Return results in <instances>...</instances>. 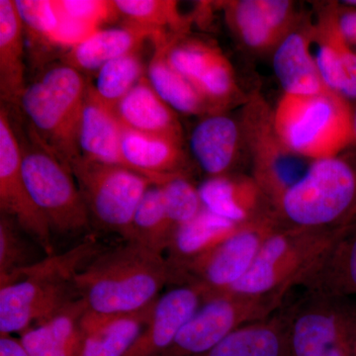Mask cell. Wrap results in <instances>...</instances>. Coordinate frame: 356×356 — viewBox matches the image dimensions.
<instances>
[{
	"label": "cell",
	"mask_w": 356,
	"mask_h": 356,
	"mask_svg": "<svg viewBox=\"0 0 356 356\" xmlns=\"http://www.w3.org/2000/svg\"><path fill=\"white\" fill-rule=\"evenodd\" d=\"M172 282L177 280L168 259L133 242L102 250L74 277L79 298L97 315L143 310Z\"/></svg>",
	"instance_id": "cell-1"
},
{
	"label": "cell",
	"mask_w": 356,
	"mask_h": 356,
	"mask_svg": "<svg viewBox=\"0 0 356 356\" xmlns=\"http://www.w3.org/2000/svg\"><path fill=\"white\" fill-rule=\"evenodd\" d=\"M100 250L95 238L0 281V336L22 334L79 298L74 277Z\"/></svg>",
	"instance_id": "cell-2"
},
{
	"label": "cell",
	"mask_w": 356,
	"mask_h": 356,
	"mask_svg": "<svg viewBox=\"0 0 356 356\" xmlns=\"http://www.w3.org/2000/svg\"><path fill=\"white\" fill-rule=\"evenodd\" d=\"M283 227L341 231L356 222V163L343 156L312 161L273 206Z\"/></svg>",
	"instance_id": "cell-3"
},
{
	"label": "cell",
	"mask_w": 356,
	"mask_h": 356,
	"mask_svg": "<svg viewBox=\"0 0 356 356\" xmlns=\"http://www.w3.org/2000/svg\"><path fill=\"white\" fill-rule=\"evenodd\" d=\"M348 100L331 90L317 95L283 93L273 110L278 137L310 161L339 156L355 142Z\"/></svg>",
	"instance_id": "cell-4"
},
{
	"label": "cell",
	"mask_w": 356,
	"mask_h": 356,
	"mask_svg": "<svg viewBox=\"0 0 356 356\" xmlns=\"http://www.w3.org/2000/svg\"><path fill=\"white\" fill-rule=\"evenodd\" d=\"M88 86L79 70L64 63L44 70L20 98L35 135L69 165L81 156L79 127Z\"/></svg>",
	"instance_id": "cell-5"
},
{
	"label": "cell",
	"mask_w": 356,
	"mask_h": 356,
	"mask_svg": "<svg viewBox=\"0 0 356 356\" xmlns=\"http://www.w3.org/2000/svg\"><path fill=\"white\" fill-rule=\"evenodd\" d=\"M281 309L289 356H355L356 305L351 299L305 291Z\"/></svg>",
	"instance_id": "cell-6"
},
{
	"label": "cell",
	"mask_w": 356,
	"mask_h": 356,
	"mask_svg": "<svg viewBox=\"0 0 356 356\" xmlns=\"http://www.w3.org/2000/svg\"><path fill=\"white\" fill-rule=\"evenodd\" d=\"M337 232L281 227L264 243L247 275L227 292L286 297Z\"/></svg>",
	"instance_id": "cell-7"
},
{
	"label": "cell",
	"mask_w": 356,
	"mask_h": 356,
	"mask_svg": "<svg viewBox=\"0 0 356 356\" xmlns=\"http://www.w3.org/2000/svg\"><path fill=\"white\" fill-rule=\"evenodd\" d=\"M34 139L21 147L23 177L33 200L51 229L63 234L88 229L90 215L70 165L36 135Z\"/></svg>",
	"instance_id": "cell-8"
},
{
	"label": "cell",
	"mask_w": 356,
	"mask_h": 356,
	"mask_svg": "<svg viewBox=\"0 0 356 356\" xmlns=\"http://www.w3.org/2000/svg\"><path fill=\"white\" fill-rule=\"evenodd\" d=\"M70 166L89 215L127 242L136 210L153 182L127 168L96 163L81 154Z\"/></svg>",
	"instance_id": "cell-9"
},
{
	"label": "cell",
	"mask_w": 356,
	"mask_h": 356,
	"mask_svg": "<svg viewBox=\"0 0 356 356\" xmlns=\"http://www.w3.org/2000/svg\"><path fill=\"white\" fill-rule=\"evenodd\" d=\"M286 297L248 296L222 293L206 299L177 334L172 346L159 356H195L207 353L238 327L273 315Z\"/></svg>",
	"instance_id": "cell-10"
},
{
	"label": "cell",
	"mask_w": 356,
	"mask_h": 356,
	"mask_svg": "<svg viewBox=\"0 0 356 356\" xmlns=\"http://www.w3.org/2000/svg\"><path fill=\"white\" fill-rule=\"evenodd\" d=\"M281 227L275 212L243 225L226 241L185 266L178 284L196 285L202 289L205 300L228 291L247 275L264 243Z\"/></svg>",
	"instance_id": "cell-11"
},
{
	"label": "cell",
	"mask_w": 356,
	"mask_h": 356,
	"mask_svg": "<svg viewBox=\"0 0 356 356\" xmlns=\"http://www.w3.org/2000/svg\"><path fill=\"white\" fill-rule=\"evenodd\" d=\"M241 126L250 149L252 177L273 207L281 195L304 175L311 161L297 156L283 144L274 129L273 110L261 98L254 97L248 102Z\"/></svg>",
	"instance_id": "cell-12"
},
{
	"label": "cell",
	"mask_w": 356,
	"mask_h": 356,
	"mask_svg": "<svg viewBox=\"0 0 356 356\" xmlns=\"http://www.w3.org/2000/svg\"><path fill=\"white\" fill-rule=\"evenodd\" d=\"M0 209L41 245L47 255H53L51 228L33 200L23 177L21 147L8 113L0 110Z\"/></svg>",
	"instance_id": "cell-13"
},
{
	"label": "cell",
	"mask_w": 356,
	"mask_h": 356,
	"mask_svg": "<svg viewBox=\"0 0 356 356\" xmlns=\"http://www.w3.org/2000/svg\"><path fill=\"white\" fill-rule=\"evenodd\" d=\"M204 302L202 289L192 284L178 285L159 297L146 327L124 356L161 355Z\"/></svg>",
	"instance_id": "cell-14"
},
{
	"label": "cell",
	"mask_w": 356,
	"mask_h": 356,
	"mask_svg": "<svg viewBox=\"0 0 356 356\" xmlns=\"http://www.w3.org/2000/svg\"><path fill=\"white\" fill-rule=\"evenodd\" d=\"M294 287L341 298L356 297V222L337 232Z\"/></svg>",
	"instance_id": "cell-15"
},
{
	"label": "cell",
	"mask_w": 356,
	"mask_h": 356,
	"mask_svg": "<svg viewBox=\"0 0 356 356\" xmlns=\"http://www.w3.org/2000/svg\"><path fill=\"white\" fill-rule=\"evenodd\" d=\"M198 189L206 209L235 224H250L274 213L269 208L273 205L252 177L229 173L209 177Z\"/></svg>",
	"instance_id": "cell-16"
},
{
	"label": "cell",
	"mask_w": 356,
	"mask_h": 356,
	"mask_svg": "<svg viewBox=\"0 0 356 356\" xmlns=\"http://www.w3.org/2000/svg\"><path fill=\"white\" fill-rule=\"evenodd\" d=\"M122 133L123 126L115 110L104 104L89 86L79 127L81 156L103 165L132 170L122 153Z\"/></svg>",
	"instance_id": "cell-17"
},
{
	"label": "cell",
	"mask_w": 356,
	"mask_h": 356,
	"mask_svg": "<svg viewBox=\"0 0 356 356\" xmlns=\"http://www.w3.org/2000/svg\"><path fill=\"white\" fill-rule=\"evenodd\" d=\"M88 307L77 298L20 334L31 356H77L84 339Z\"/></svg>",
	"instance_id": "cell-18"
},
{
	"label": "cell",
	"mask_w": 356,
	"mask_h": 356,
	"mask_svg": "<svg viewBox=\"0 0 356 356\" xmlns=\"http://www.w3.org/2000/svg\"><path fill=\"white\" fill-rule=\"evenodd\" d=\"M243 138L242 126L222 113L207 115L191 137L194 158L209 177L229 175L235 165Z\"/></svg>",
	"instance_id": "cell-19"
},
{
	"label": "cell",
	"mask_w": 356,
	"mask_h": 356,
	"mask_svg": "<svg viewBox=\"0 0 356 356\" xmlns=\"http://www.w3.org/2000/svg\"><path fill=\"white\" fill-rule=\"evenodd\" d=\"M122 153L133 172L161 185L182 172L184 163L181 142L165 136L136 132L123 127Z\"/></svg>",
	"instance_id": "cell-20"
},
{
	"label": "cell",
	"mask_w": 356,
	"mask_h": 356,
	"mask_svg": "<svg viewBox=\"0 0 356 356\" xmlns=\"http://www.w3.org/2000/svg\"><path fill=\"white\" fill-rule=\"evenodd\" d=\"M154 303L119 315H97L88 310L83 320V343L77 356L125 355L146 327Z\"/></svg>",
	"instance_id": "cell-21"
},
{
	"label": "cell",
	"mask_w": 356,
	"mask_h": 356,
	"mask_svg": "<svg viewBox=\"0 0 356 356\" xmlns=\"http://www.w3.org/2000/svg\"><path fill=\"white\" fill-rule=\"evenodd\" d=\"M115 113L124 128L182 142V129L177 112L159 97L147 76L119 102Z\"/></svg>",
	"instance_id": "cell-22"
},
{
	"label": "cell",
	"mask_w": 356,
	"mask_h": 356,
	"mask_svg": "<svg viewBox=\"0 0 356 356\" xmlns=\"http://www.w3.org/2000/svg\"><path fill=\"white\" fill-rule=\"evenodd\" d=\"M242 226L204 207L197 216L177 228L168 250V261L175 271L177 283L185 266L216 248Z\"/></svg>",
	"instance_id": "cell-23"
},
{
	"label": "cell",
	"mask_w": 356,
	"mask_h": 356,
	"mask_svg": "<svg viewBox=\"0 0 356 356\" xmlns=\"http://www.w3.org/2000/svg\"><path fill=\"white\" fill-rule=\"evenodd\" d=\"M163 32L127 24L123 27L100 29L83 43L70 49L65 64L81 72L99 70L115 58L138 51L147 39L156 40Z\"/></svg>",
	"instance_id": "cell-24"
},
{
	"label": "cell",
	"mask_w": 356,
	"mask_h": 356,
	"mask_svg": "<svg viewBox=\"0 0 356 356\" xmlns=\"http://www.w3.org/2000/svg\"><path fill=\"white\" fill-rule=\"evenodd\" d=\"M195 356H289L284 312L280 307L267 318L242 325L207 353Z\"/></svg>",
	"instance_id": "cell-25"
},
{
	"label": "cell",
	"mask_w": 356,
	"mask_h": 356,
	"mask_svg": "<svg viewBox=\"0 0 356 356\" xmlns=\"http://www.w3.org/2000/svg\"><path fill=\"white\" fill-rule=\"evenodd\" d=\"M310 43L304 33L290 32L276 47L273 69L283 93L307 95L329 90L321 79Z\"/></svg>",
	"instance_id": "cell-26"
},
{
	"label": "cell",
	"mask_w": 356,
	"mask_h": 356,
	"mask_svg": "<svg viewBox=\"0 0 356 356\" xmlns=\"http://www.w3.org/2000/svg\"><path fill=\"white\" fill-rule=\"evenodd\" d=\"M22 21L14 0H0V95L2 102L19 104L24 92Z\"/></svg>",
	"instance_id": "cell-27"
},
{
	"label": "cell",
	"mask_w": 356,
	"mask_h": 356,
	"mask_svg": "<svg viewBox=\"0 0 356 356\" xmlns=\"http://www.w3.org/2000/svg\"><path fill=\"white\" fill-rule=\"evenodd\" d=\"M168 38L154 40L156 53L147 67V79L152 88L177 113L185 115L214 114L195 86L177 72L166 58Z\"/></svg>",
	"instance_id": "cell-28"
},
{
	"label": "cell",
	"mask_w": 356,
	"mask_h": 356,
	"mask_svg": "<svg viewBox=\"0 0 356 356\" xmlns=\"http://www.w3.org/2000/svg\"><path fill=\"white\" fill-rule=\"evenodd\" d=\"M173 235L175 229L166 212L161 187L152 185L134 215L127 242L138 243L163 254L168 252Z\"/></svg>",
	"instance_id": "cell-29"
},
{
	"label": "cell",
	"mask_w": 356,
	"mask_h": 356,
	"mask_svg": "<svg viewBox=\"0 0 356 356\" xmlns=\"http://www.w3.org/2000/svg\"><path fill=\"white\" fill-rule=\"evenodd\" d=\"M227 20L236 36L254 51H266L282 41L261 8L259 0H238L226 6Z\"/></svg>",
	"instance_id": "cell-30"
},
{
	"label": "cell",
	"mask_w": 356,
	"mask_h": 356,
	"mask_svg": "<svg viewBox=\"0 0 356 356\" xmlns=\"http://www.w3.org/2000/svg\"><path fill=\"white\" fill-rule=\"evenodd\" d=\"M145 76L144 65L138 51L115 58L98 70L93 92L110 108L119 102Z\"/></svg>",
	"instance_id": "cell-31"
},
{
	"label": "cell",
	"mask_w": 356,
	"mask_h": 356,
	"mask_svg": "<svg viewBox=\"0 0 356 356\" xmlns=\"http://www.w3.org/2000/svg\"><path fill=\"white\" fill-rule=\"evenodd\" d=\"M118 15L123 16L127 24L163 32L165 26H180L182 20L178 13L177 2L170 0H113Z\"/></svg>",
	"instance_id": "cell-32"
},
{
	"label": "cell",
	"mask_w": 356,
	"mask_h": 356,
	"mask_svg": "<svg viewBox=\"0 0 356 356\" xmlns=\"http://www.w3.org/2000/svg\"><path fill=\"white\" fill-rule=\"evenodd\" d=\"M195 88L214 113L229 104L238 95L235 72L221 51L204 70Z\"/></svg>",
	"instance_id": "cell-33"
},
{
	"label": "cell",
	"mask_w": 356,
	"mask_h": 356,
	"mask_svg": "<svg viewBox=\"0 0 356 356\" xmlns=\"http://www.w3.org/2000/svg\"><path fill=\"white\" fill-rule=\"evenodd\" d=\"M159 187L175 232L204 209L198 187L194 186L184 173L172 175Z\"/></svg>",
	"instance_id": "cell-34"
},
{
	"label": "cell",
	"mask_w": 356,
	"mask_h": 356,
	"mask_svg": "<svg viewBox=\"0 0 356 356\" xmlns=\"http://www.w3.org/2000/svg\"><path fill=\"white\" fill-rule=\"evenodd\" d=\"M219 51L216 47L196 40H168L166 43L168 62L194 86Z\"/></svg>",
	"instance_id": "cell-35"
},
{
	"label": "cell",
	"mask_w": 356,
	"mask_h": 356,
	"mask_svg": "<svg viewBox=\"0 0 356 356\" xmlns=\"http://www.w3.org/2000/svg\"><path fill=\"white\" fill-rule=\"evenodd\" d=\"M339 26L337 11L332 13L324 23L323 38L318 43L317 53L314 55L321 79L325 88L332 92L343 93L344 79L343 63L339 43Z\"/></svg>",
	"instance_id": "cell-36"
},
{
	"label": "cell",
	"mask_w": 356,
	"mask_h": 356,
	"mask_svg": "<svg viewBox=\"0 0 356 356\" xmlns=\"http://www.w3.org/2000/svg\"><path fill=\"white\" fill-rule=\"evenodd\" d=\"M22 229L6 215L0 219V281L6 280L16 271L32 266L31 252L20 234Z\"/></svg>",
	"instance_id": "cell-37"
},
{
	"label": "cell",
	"mask_w": 356,
	"mask_h": 356,
	"mask_svg": "<svg viewBox=\"0 0 356 356\" xmlns=\"http://www.w3.org/2000/svg\"><path fill=\"white\" fill-rule=\"evenodd\" d=\"M23 27L35 40L51 44L58 26L56 0H14Z\"/></svg>",
	"instance_id": "cell-38"
},
{
	"label": "cell",
	"mask_w": 356,
	"mask_h": 356,
	"mask_svg": "<svg viewBox=\"0 0 356 356\" xmlns=\"http://www.w3.org/2000/svg\"><path fill=\"white\" fill-rule=\"evenodd\" d=\"M58 13L84 24L100 26L118 16L113 1L105 0H56Z\"/></svg>",
	"instance_id": "cell-39"
},
{
	"label": "cell",
	"mask_w": 356,
	"mask_h": 356,
	"mask_svg": "<svg viewBox=\"0 0 356 356\" xmlns=\"http://www.w3.org/2000/svg\"><path fill=\"white\" fill-rule=\"evenodd\" d=\"M337 22L344 40L356 48V8L337 11Z\"/></svg>",
	"instance_id": "cell-40"
},
{
	"label": "cell",
	"mask_w": 356,
	"mask_h": 356,
	"mask_svg": "<svg viewBox=\"0 0 356 356\" xmlns=\"http://www.w3.org/2000/svg\"><path fill=\"white\" fill-rule=\"evenodd\" d=\"M0 356H31L21 339L11 334L0 336Z\"/></svg>",
	"instance_id": "cell-41"
},
{
	"label": "cell",
	"mask_w": 356,
	"mask_h": 356,
	"mask_svg": "<svg viewBox=\"0 0 356 356\" xmlns=\"http://www.w3.org/2000/svg\"><path fill=\"white\" fill-rule=\"evenodd\" d=\"M353 133H355V138L356 142V109L353 111Z\"/></svg>",
	"instance_id": "cell-42"
},
{
	"label": "cell",
	"mask_w": 356,
	"mask_h": 356,
	"mask_svg": "<svg viewBox=\"0 0 356 356\" xmlns=\"http://www.w3.org/2000/svg\"><path fill=\"white\" fill-rule=\"evenodd\" d=\"M355 355H356V346H355Z\"/></svg>",
	"instance_id": "cell-43"
},
{
	"label": "cell",
	"mask_w": 356,
	"mask_h": 356,
	"mask_svg": "<svg viewBox=\"0 0 356 356\" xmlns=\"http://www.w3.org/2000/svg\"><path fill=\"white\" fill-rule=\"evenodd\" d=\"M355 356H356V355H355Z\"/></svg>",
	"instance_id": "cell-44"
}]
</instances>
